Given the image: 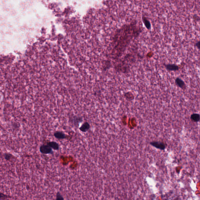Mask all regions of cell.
Masks as SVG:
<instances>
[{
    "instance_id": "cell-1",
    "label": "cell",
    "mask_w": 200,
    "mask_h": 200,
    "mask_svg": "<svg viewBox=\"0 0 200 200\" xmlns=\"http://www.w3.org/2000/svg\"><path fill=\"white\" fill-rule=\"evenodd\" d=\"M40 151L41 153L45 155L52 154V149L48 145H43L40 147Z\"/></svg>"
},
{
    "instance_id": "cell-2",
    "label": "cell",
    "mask_w": 200,
    "mask_h": 200,
    "mask_svg": "<svg viewBox=\"0 0 200 200\" xmlns=\"http://www.w3.org/2000/svg\"><path fill=\"white\" fill-rule=\"evenodd\" d=\"M150 144L156 148L160 149L161 150H164L166 147L165 144L162 142H150Z\"/></svg>"
},
{
    "instance_id": "cell-3",
    "label": "cell",
    "mask_w": 200,
    "mask_h": 200,
    "mask_svg": "<svg viewBox=\"0 0 200 200\" xmlns=\"http://www.w3.org/2000/svg\"><path fill=\"white\" fill-rule=\"evenodd\" d=\"M175 83L177 86L182 89V90H185L187 88L186 84L181 79L177 78L175 80Z\"/></svg>"
},
{
    "instance_id": "cell-4",
    "label": "cell",
    "mask_w": 200,
    "mask_h": 200,
    "mask_svg": "<svg viewBox=\"0 0 200 200\" xmlns=\"http://www.w3.org/2000/svg\"><path fill=\"white\" fill-rule=\"evenodd\" d=\"M165 65L166 70L169 71H178L179 69V66L175 64H168Z\"/></svg>"
},
{
    "instance_id": "cell-5",
    "label": "cell",
    "mask_w": 200,
    "mask_h": 200,
    "mask_svg": "<svg viewBox=\"0 0 200 200\" xmlns=\"http://www.w3.org/2000/svg\"><path fill=\"white\" fill-rule=\"evenodd\" d=\"M90 128V126L89 124L87 122H86L84 123L81 126V127H80V130L82 132L85 133V132L88 131L89 130Z\"/></svg>"
},
{
    "instance_id": "cell-6",
    "label": "cell",
    "mask_w": 200,
    "mask_h": 200,
    "mask_svg": "<svg viewBox=\"0 0 200 200\" xmlns=\"http://www.w3.org/2000/svg\"><path fill=\"white\" fill-rule=\"evenodd\" d=\"M54 136L58 139H64L67 138L65 134L60 131H57L54 133Z\"/></svg>"
},
{
    "instance_id": "cell-7",
    "label": "cell",
    "mask_w": 200,
    "mask_h": 200,
    "mask_svg": "<svg viewBox=\"0 0 200 200\" xmlns=\"http://www.w3.org/2000/svg\"><path fill=\"white\" fill-rule=\"evenodd\" d=\"M47 145H49L52 149L55 150H58L59 149V145L56 142H49L47 143Z\"/></svg>"
},
{
    "instance_id": "cell-8",
    "label": "cell",
    "mask_w": 200,
    "mask_h": 200,
    "mask_svg": "<svg viewBox=\"0 0 200 200\" xmlns=\"http://www.w3.org/2000/svg\"><path fill=\"white\" fill-rule=\"evenodd\" d=\"M191 120L195 122H198L200 120V115L198 113H193L190 117Z\"/></svg>"
},
{
    "instance_id": "cell-9",
    "label": "cell",
    "mask_w": 200,
    "mask_h": 200,
    "mask_svg": "<svg viewBox=\"0 0 200 200\" xmlns=\"http://www.w3.org/2000/svg\"><path fill=\"white\" fill-rule=\"evenodd\" d=\"M12 196L7 195L6 194L0 192V199L1 200H6V199H10L12 198Z\"/></svg>"
},
{
    "instance_id": "cell-10",
    "label": "cell",
    "mask_w": 200,
    "mask_h": 200,
    "mask_svg": "<svg viewBox=\"0 0 200 200\" xmlns=\"http://www.w3.org/2000/svg\"><path fill=\"white\" fill-rule=\"evenodd\" d=\"M4 158L7 161H10L13 158V156L11 154L9 153H6L4 155Z\"/></svg>"
},
{
    "instance_id": "cell-11",
    "label": "cell",
    "mask_w": 200,
    "mask_h": 200,
    "mask_svg": "<svg viewBox=\"0 0 200 200\" xmlns=\"http://www.w3.org/2000/svg\"><path fill=\"white\" fill-rule=\"evenodd\" d=\"M73 120V123H74V124L76 126V127H78V126H79V123L82 121V120L80 118H74V120Z\"/></svg>"
},
{
    "instance_id": "cell-12",
    "label": "cell",
    "mask_w": 200,
    "mask_h": 200,
    "mask_svg": "<svg viewBox=\"0 0 200 200\" xmlns=\"http://www.w3.org/2000/svg\"><path fill=\"white\" fill-rule=\"evenodd\" d=\"M56 200H61V199H64V198L63 197L61 194L59 192H57L56 195Z\"/></svg>"
},
{
    "instance_id": "cell-13",
    "label": "cell",
    "mask_w": 200,
    "mask_h": 200,
    "mask_svg": "<svg viewBox=\"0 0 200 200\" xmlns=\"http://www.w3.org/2000/svg\"><path fill=\"white\" fill-rule=\"evenodd\" d=\"M195 45L196 47H197V48L198 49H200V41H199L196 42V43H195Z\"/></svg>"
}]
</instances>
